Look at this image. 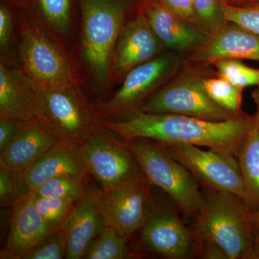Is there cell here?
I'll use <instances>...</instances> for the list:
<instances>
[{
    "label": "cell",
    "instance_id": "8d00e7d4",
    "mask_svg": "<svg viewBox=\"0 0 259 259\" xmlns=\"http://www.w3.org/2000/svg\"><path fill=\"white\" fill-rule=\"evenodd\" d=\"M255 243L257 252H258L259 255V229H257V228H255Z\"/></svg>",
    "mask_w": 259,
    "mask_h": 259
},
{
    "label": "cell",
    "instance_id": "484cf974",
    "mask_svg": "<svg viewBox=\"0 0 259 259\" xmlns=\"http://www.w3.org/2000/svg\"><path fill=\"white\" fill-rule=\"evenodd\" d=\"M32 196L40 215L49 226L56 230L64 226L77 202L61 197H37L33 194Z\"/></svg>",
    "mask_w": 259,
    "mask_h": 259
},
{
    "label": "cell",
    "instance_id": "52a82bcc",
    "mask_svg": "<svg viewBox=\"0 0 259 259\" xmlns=\"http://www.w3.org/2000/svg\"><path fill=\"white\" fill-rule=\"evenodd\" d=\"M105 130L99 126L78 148L87 172L107 192L145 175L125 141L120 142Z\"/></svg>",
    "mask_w": 259,
    "mask_h": 259
},
{
    "label": "cell",
    "instance_id": "9a60e30c",
    "mask_svg": "<svg viewBox=\"0 0 259 259\" xmlns=\"http://www.w3.org/2000/svg\"><path fill=\"white\" fill-rule=\"evenodd\" d=\"M142 13L166 50L184 58L208 37V34L182 20L160 0H146Z\"/></svg>",
    "mask_w": 259,
    "mask_h": 259
},
{
    "label": "cell",
    "instance_id": "603a6c76",
    "mask_svg": "<svg viewBox=\"0 0 259 259\" xmlns=\"http://www.w3.org/2000/svg\"><path fill=\"white\" fill-rule=\"evenodd\" d=\"M129 255L127 237L105 226L89 246L83 258L123 259Z\"/></svg>",
    "mask_w": 259,
    "mask_h": 259
},
{
    "label": "cell",
    "instance_id": "ffe728a7",
    "mask_svg": "<svg viewBox=\"0 0 259 259\" xmlns=\"http://www.w3.org/2000/svg\"><path fill=\"white\" fill-rule=\"evenodd\" d=\"M87 173L79 148L59 141L23 171V176L30 192L54 177L66 175L86 176Z\"/></svg>",
    "mask_w": 259,
    "mask_h": 259
},
{
    "label": "cell",
    "instance_id": "8992f818",
    "mask_svg": "<svg viewBox=\"0 0 259 259\" xmlns=\"http://www.w3.org/2000/svg\"><path fill=\"white\" fill-rule=\"evenodd\" d=\"M35 117L60 142L77 148L100 126L74 86L54 90L39 87Z\"/></svg>",
    "mask_w": 259,
    "mask_h": 259
},
{
    "label": "cell",
    "instance_id": "7c38bea8",
    "mask_svg": "<svg viewBox=\"0 0 259 259\" xmlns=\"http://www.w3.org/2000/svg\"><path fill=\"white\" fill-rule=\"evenodd\" d=\"M177 209L175 204L155 201L142 228L143 243L148 249L166 258H201L194 231L185 226Z\"/></svg>",
    "mask_w": 259,
    "mask_h": 259
},
{
    "label": "cell",
    "instance_id": "4fadbf2b",
    "mask_svg": "<svg viewBox=\"0 0 259 259\" xmlns=\"http://www.w3.org/2000/svg\"><path fill=\"white\" fill-rule=\"evenodd\" d=\"M224 59L259 62L258 35L228 21L185 57L186 64L201 66H212Z\"/></svg>",
    "mask_w": 259,
    "mask_h": 259
},
{
    "label": "cell",
    "instance_id": "277c9868",
    "mask_svg": "<svg viewBox=\"0 0 259 259\" xmlns=\"http://www.w3.org/2000/svg\"><path fill=\"white\" fill-rule=\"evenodd\" d=\"M211 66H194L185 63L180 72L148 97L139 110L148 113L189 116L216 122L244 115L236 116L226 111L206 93L202 78Z\"/></svg>",
    "mask_w": 259,
    "mask_h": 259
},
{
    "label": "cell",
    "instance_id": "f35d334b",
    "mask_svg": "<svg viewBox=\"0 0 259 259\" xmlns=\"http://www.w3.org/2000/svg\"><path fill=\"white\" fill-rule=\"evenodd\" d=\"M226 1L228 2V3H231V2L234 1V0H226Z\"/></svg>",
    "mask_w": 259,
    "mask_h": 259
},
{
    "label": "cell",
    "instance_id": "d590c367",
    "mask_svg": "<svg viewBox=\"0 0 259 259\" xmlns=\"http://www.w3.org/2000/svg\"><path fill=\"white\" fill-rule=\"evenodd\" d=\"M252 97H253L256 106L259 107V87L257 90H255V91L252 93Z\"/></svg>",
    "mask_w": 259,
    "mask_h": 259
},
{
    "label": "cell",
    "instance_id": "cb8c5ba5",
    "mask_svg": "<svg viewBox=\"0 0 259 259\" xmlns=\"http://www.w3.org/2000/svg\"><path fill=\"white\" fill-rule=\"evenodd\" d=\"M85 176L66 175L54 177L32 191L37 197H56L78 202L82 198L87 188L83 185Z\"/></svg>",
    "mask_w": 259,
    "mask_h": 259
},
{
    "label": "cell",
    "instance_id": "836d02e7",
    "mask_svg": "<svg viewBox=\"0 0 259 259\" xmlns=\"http://www.w3.org/2000/svg\"><path fill=\"white\" fill-rule=\"evenodd\" d=\"M12 15L9 8L3 3L0 5V46L5 48L10 42L12 35Z\"/></svg>",
    "mask_w": 259,
    "mask_h": 259
},
{
    "label": "cell",
    "instance_id": "4dcf8cb0",
    "mask_svg": "<svg viewBox=\"0 0 259 259\" xmlns=\"http://www.w3.org/2000/svg\"><path fill=\"white\" fill-rule=\"evenodd\" d=\"M224 15L227 21L236 24L259 36V3L236 5L227 2Z\"/></svg>",
    "mask_w": 259,
    "mask_h": 259
},
{
    "label": "cell",
    "instance_id": "6da1fadb",
    "mask_svg": "<svg viewBox=\"0 0 259 259\" xmlns=\"http://www.w3.org/2000/svg\"><path fill=\"white\" fill-rule=\"evenodd\" d=\"M254 115L231 120L209 121L175 115L137 111L120 119L99 122L100 126L125 141L148 139L163 144H187L207 147L238 156L254 122Z\"/></svg>",
    "mask_w": 259,
    "mask_h": 259
},
{
    "label": "cell",
    "instance_id": "30bf717a",
    "mask_svg": "<svg viewBox=\"0 0 259 259\" xmlns=\"http://www.w3.org/2000/svg\"><path fill=\"white\" fill-rule=\"evenodd\" d=\"M151 185L143 177L107 192L97 191L105 226L127 238L142 229L155 202Z\"/></svg>",
    "mask_w": 259,
    "mask_h": 259
},
{
    "label": "cell",
    "instance_id": "5b68a950",
    "mask_svg": "<svg viewBox=\"0 0 259 259\" xmlns=\"http://www.w3.org/2000/svg\"><path fill=\"white\" fill-rule=\"evenodd\" d=\"M136 0H80L83 57L97 81L108 77L110 56Z\"/></svg>",
    "mask_w": 259,
    "mask_h": 259
},
{
    "label": "cell",
    "instance_id": "44dd1931",
    "mask_svg": "<svg viewBox=\"0 0 259 259\" xmlns=\"http://www.w3.org/2000/svg\"><path fill=\"white\" fill-rule=\"evenodd\" d=\"M254 122L237 156L250 210L259 209V107Z\"/></svg>",
    "mask_w": 259,
    "mask_h": 259
},
{
    "label": "cell",
    "instance_id": "74e56055",
    "mask_svg": "<svg viewBox=\"0 0 259 259\" xmlns=\"http://www.w3.org/2000/svg\"><path fill=\"white\" fill-rule=\"evenodd\" d=\"M234 2H248V3H259V0H234V1L231 2V3H234Z\"/></svg>",
    "mask_w": 259,
    "mask_h": 259
},
{
    "label": "cell",
    "instance_id": "f1b7e54d",
    "mask_svg": "<svg viewBox=\"0 0 259 259\" xmlns=\"http://www.w3.org/2000/svg\"><path fill=\"white\" fill-rule=\"evenodd\" d=\"M192 2L201 28L208 35L228 22L224 15L226 0H192Z\"/></svg>",
    "mask_w": 259,
    "mask_h": 259
},
{
    "label": "cell",
    "instance_id": "e0dca14e",
    "mask_svg": "<svg viewBox=\"0 0 259 259\" xmlns=\"http://www.w3.org/2000/svg\"><path fill=\"white\" fill-rule=\"evenodd\" d=\"M105 226L98 192L87 188L64 225L67 242L66 258H83L89 246Z\"/></svg>",
    "mask_w": 259,
    "mask_h": 259
},
{
    "label": "cell",
    "instance_id": "ba28073f",
    "mask_svg": "<svg viewBox=\"0 0 259 259\" xmlns=\"http://www.w3.org/2000/svg\"><path fill=\"white\" fill-rule=\"evenodd\" d=\"M183 56L166 51L130 70L118 91L99 108L104 115L125 116L139 110L153 94L171 81L185 66Z\"/></svg>",
    "mask_w": 259,
    "mask_h": 259
},
{
    "label": "cell",
    "instance_id": "ac0fdd59",
    "mask_svg": "<svg viewBox=\"0 0 259 259\" xmlns=\"http://www.w3.org/2000/svg\"><path fill=\"white\" fill-rule=\"evenodd\" d=\"M58 142L57 138L36 117L20 122L14 139L0 154V162L15 171H25Z\"/></svg>",
    "mask_w": 259,
    "mask_h": 259
},
{
    "label": "cell",
    "instance_id": "f546056e",
    "mask_svg": "<svg viewBox=\"0 0 259 259\" xmlns=\"http://www.w3.org/2000/svg\"><path fill=\"white\" fill-rule=\"evenodd\" d=\"M67 253L66 232L63 226L39 242L23 259H62Z\"/></svg>",
    "mask_w": 259,
    "mask_h": 259
},
{
    "label": "cell",
    "instance_id": "3957f363",
    "mask_svg": "<svg viewBox=\"0 0 259 259\" xmlns=\"http://www.w3.org/2000/svg\"><path fill=\"white\" fill-rule=\"evenodd\" d=\"M125 142L147 180L161 189L184 214L197 218L203 207L205 194L194 175L172 157L161 143L143 138Z\"/></svg>",
    "mask_w": 259,
    "mask_h": 259
},
{
    "label": "cell",
    "instance_id": "8fae6325",
    "mask_svg": "<svg viewBox=\"0 0 259 259\" xmlns=\"http://www.w3.org/2000/svg\"><path fill=\"white\" fill-rule=\"evenodd\" d=\"M20 60L25 72L45 90H64L74 86L67 57L47 35L35 28L22 32Z\"/></svg>",
    "mask_w": 259,
    "mask_h": 259
},
{
    "label": "cell",
    "instance_id": "7a4b0ae2",
    "mask_svg": "<svg viewBox=\"0 0 259 259\" xmlns=\"http://www.w3.org/2000/svg\"><path fill=\"white\" fill-rule=\"evenodd\" d=\"M194 230L201 258L259 259L250 209L241 197L207 190Z\"/></svg>",
    "mask_w": 259,
    "mask_h": 259
},
{
    "label": "cell",
    "instance_id": "e575fe53",
    "mask_svg": "<svg viewBox=\"0 0 259 259\" xmlns=\"http://www.w3.org/2000/svg\"><path fill=\"white\" fill-rule=\"evenodd\" d=\"M250 218L254 228L259 229V209L250 211Z\"/></svg>",
    "mask_w": 259,
    "mask_h": 259
},
{
    "label": "cell",
    "instance_id": "d6986e66",
    "mask_svg": "<svg viewBox=\"0 0 259 259\" xmlns=\"http://www.w3.org/2000/svg\"><path fill=\"white\" fill-rule=\"evenodd\" d=\"M39 86L17 70L0 64V117L18 122L35 118Z\"/></svg>",
    "mask_w": 259,
    "mask_h": 259
},
{
    "label": "cell",
    "instance_id": "7402d4cb",
    "mask_svg": "<svg viewBox=\"0 0 259 259\" xmlns=\"http://www.w3.org/2000/svg\"><path fill=\"white\" fill-rule=\"evenodd\" d=\"M202 84L208 96L226 111L236 116L245 114L241 110L243 89L213 74L211 68L202 78Z\"/></svg>",
    "mask_w": 259,
    "mask_h": 259
},
{
    "label": "cell",
    "instance_id": "9c48e42d",
    "mask_svg": "<svg viewBox=\"0 0 259 259\" xmlns=\"http://www.w3.org/2000/svg\"><path fill=\"white\" fill-rule=\"evenodd\" d=\"M207 190L228 192L246 202L247 194L236 156L187 144H163Z\"/></svg>",
    "mask_w": 259,
    "mask_h": 259
},
{
    "label": "cell",
    "instance_id": "5bb4252c",
    "mask_svg": "<svg viewBox=\"0 0 259 259\" xmlns=\"http://www.w3.org/2000/svg\"><path fill=\"white\" fill-rule=\"evenodd\" d=\"M166 51L154 33L147 18L139 13L124 25L113 53L115 74H123L138 65L151 60Z\"/></svg>",
    "mask_w": 259,
    "mask_h": 259
},
{
    "label": "cell",
    "instance_id": "4316f807",
    "mask_svg": "<svg viewBox=\"0 0 259 259\" xmlns=\"http://www.w3.org/2000/svg\"><path fill=\"white\" fill-rule=\"evenodd\" d=\"M29 192L23 172L11 169L0 162V204L1 207H14Z\"/></svg>",
    "mask_w": 259,
    "mask_h": 259
},
{
    "label": "cell",
    "instance_id": "83f0119b",
    "mask_svg": "<svg viewBox=\"0 0 259 259\" xmlns=\"http://www.w3.org/2000/svg\"><path fill=\"white\" fill-rule=\"evenodd\" d=\"M46 21L60 33L67 34L71 26V0H38Z\"/></svg>",
    "mask_w": 259,
    "mask_h": 259
},
{
    "label": "cell",
    "instance_id": "1f68e13d",
    "mask_svg": "<svg viewBox=\"0 0 259 259\" xmlns=\"http://www.w3.org/2000/svg\"><path fill=\"white\" fill-rule=\"evenodd\" d=\"M160 1L166 5L182 20L196 28L202 30L194 9L192 0H160Z\"/></svg>",
    "mask_w": 259,
    "mask_h": 259
},
{
    "label": "cell",
    "instance_id": "2e32d148",
    "mask_svg": "<svg viewBox=\"0 0 259 259\" xmlns=\"http://www.w3.org/2000/svg\"><path fill=\"white\" fill-rule=\"evenodd\" d=\"M54 231L37 211L33 196L29 192L13 207L9 233L0 258L23 259L35 245Z\"/></svg>",
    "mask_w": 259,
    "mask_h": 259
},
{
    "label": "cell",
    "instance_id": "d6a6232c",
    "mask_svg": "<svg viewBox=\"0 0 259 259\" xmlns=\"http://www.w3.org/2000/svg\"><path fill=\"white\" fill-rule=\"evenodd\" d=\"M18 121L8 117H0V154L14 139L18 131Z\"/></svg>",
    "mask_w": 259,
    "mask_h": 259
},
{
    "label": "cell",
    "instance_id": "d4e9b609",
    "mask_svg": "<svg viewBox=\"0 0 259 259\" xmlns=\"http://www.w3.org/2000/svg\"><path fill=\"white\" fill-rule=\"evenodd\" d=\"M220 77L238 88L259 87V69L249 67L238 59H224L212 65Z\"/></svg>",
    "mask_w": 259,
    "mask_h": 259
}]
</instances>
